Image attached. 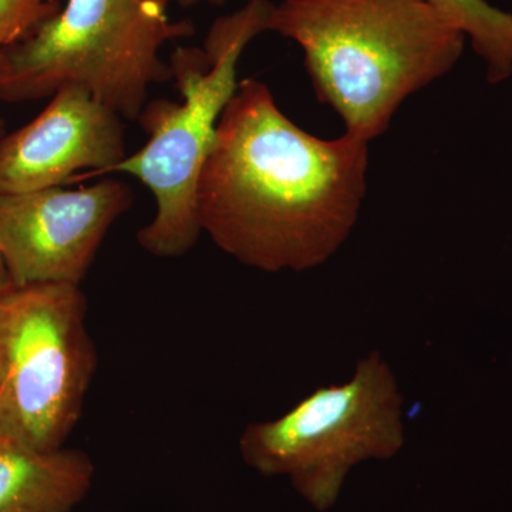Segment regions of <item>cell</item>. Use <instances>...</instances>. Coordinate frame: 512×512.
Segmentation results:
<instances>
[{"instance_id": "cell-1", "label": "cell", "mask_w": 512, "mask_h": 512, "mask_svg": "<svg viewBox=\"0 0 512 512\" xmlns=\"http://www.w3.org/2000/svg\"><path fill=\"white\" fill-rule=\"evenodd\" d=\"M367 165V141L312 136L279 109L265 83L241 80L202 167V232L259 271L318 268L355 228Z\"/></svg>"}, {"instance_id": "cell-2", "label": "cell", "mask_w": 512, "mask_h": 512, "mask_svg": "<svg viewBox=\"0 0 512 512\" xmlns=\"http://www.w3.org/2000/svg\"><path fill=\"white\" fill-rule=\"evenodd\" d=\"M268 32L301 46L349 136H382L404 100L450 72L466 35L427 0H282Z\"/></svg>"}, {"instance_id": "cell-3", "label": "cell", "mask_w": 512, "mask_h": 512, "mask_svg": "<svg viewBox=\"0 0 512 512\" xmlns=\"http://www.w3.org/2000/svg\"><path fill=\"white\" fill-rule=\"evenodd\" d=\"M272 8L269 0H248L212 23L202 49L177 47L168 64L180 100L148 101L138 116L147 143L113 173L137 178L156 200V215L137 234L148 254L178 258L197 244L202 167L237 90L239 59L256 36L268 32Z\"/></svg>"}, {"instance_id": "cell-4", "label": "cell", "mask_w": 512, "mask_h": 512, "mask_svg": "<svg viewBox=\"0 0 512 512\" xmlns=\"http://www.w3.org/2000/svg\"><path fill=\"white\" fill-rule=\"evenodd\" d=\"M170 2L67 0L6 52L0 99H43L77 84L120 117L138 120L150 87L171 80L161 47L194 35L188 20H171Z\"/></svg>"}, {"instance_id": "cell-5", "label": "cell", "mask_w": 512, "mask_h": 512, "mask_svg": "<svg viewBox=\"0 0 512 512\" xmlns=\"http://www.w3.org/2000/svg\"><path fill=\"white\" fill-rule=\"evenodd\" d=\"M403 404L392 367L372 352L348 382L313 390L278 419L248 424L239 453L256 473L288 478L306 504L326 512L353 468L402 451Z\"/></svg>"}, {"instance_id": "cell-6", "label": "cell", "mask_w": 512, "mask_h": 512, "mask_svg": "<svg viewBox=\"0 0 512 512\" xmlns=\"http://www.w3.org/2000/svg\"><path fill=\"white\" fill-rule=\"evenodd\" d=\"M80 286H13L0 298V437L62 448L96 372Z\"/></svg>"}, {"instance_id": "cell-7", "label": "cell", "mask_w": 512, "mask_h": 512, "mask_svg": "<svg viewBox=\"0 0 512 512\" xmlns=\"http://www.w3.org/2000/svg\"><path fill=\"white\" fill-rule=\"evenodd\" d=\"M131 202V188L110 178L77 190L0 194V256L13 286H79Z\"/></svg>"}, {"instance_id": "cell-8", "label": "cell", "mask_w": 512, "mask_h": 512, "mask_svg": "<svg viewBox=\"0 0 512 512\" xmlns=\"http://www.w3.org/2000/svg\"><path fill=\"white\" fill-rule=\"evenodd\" d=\"M126 157L119 114L66 84L35 120L0 138V194L60 187L80 171L113 173Z\"/></svg>"}, {"instance_id": "cell-9", "label": "cell", "mask_w": 512, "mask_h": 512, "mask_svg": "<svg viewBox=\"0 0 512 512\" xmlns=\"http://www.w3.org/2000/svg\"><path fill=\"white\" fill-rule=\"evenodd\" d=\"M93 480L84 451H40L0 437V512H73Z\"/></svg>"}, {"instance_id": "cell-10", "label": "cell", "mask_w": 512, "mask_h": 512, "mask_svg": "<svg viewBox=\"0 0 512 512\" xmlns=\"http://www.w3.org/2000/svg\"><path fill=\"white\" fill-rule=\"evenodd\" d=\"M470 37L477 55L487 63L488 82L498 83L512 73V13L485 0H427Z\"/></svg>"}, {"instance_id": "cell-11", "label": "cell", "mask_w": 512, "mask_h": 512, "mask_svg": "<svg viewBox=\"0 0 512 512\" xmlns=\"http://www.w3.org/2000/svg\"><path fill=\"white\" fill-rule=\"evenodd\" d=\"M59 0H0V73L10 47L59 12Z\"/></svg>"}, {"instance_id": "cell-12", "label": "cell", "mask_w": 512, "mask_h": 512, "mask_svg": "<svg viewBox=\"0 0 512 512\" xmlns=\"http://www.w3.org/2000/svg\"><path fill=\"white\" fill-rule=\"evenodd\" d=\"M12 288L13 282L10 279L8 268H6L5 262H3L2 256H0V298Z\"/></svg>"}, {"instance_id": "cell-13", "label": "cell", "mask_w": 512, "mask_h": 512, "mask_svg": "<svg viewBox=\"0 0 512 512\" xmlns=\"http://www.w3.org/2000/svg\"><path fill=\"white\" fill-rule=\"evenodd\" d=\"M208 3L212 6H221L229 0H177L178 5L184 6V8H191V6L198 5V3Z\"/></svg>"}, {"instance_id": "cell-14", "label": "cell", "mask_w": 512, "mask_h": 512, "mask_svg": "<svg viewBox=\"0 0 512 512\" xmlns=\"http://www.w3.org/2000/svg\"><path fill=\"white\" fill-rule=\"evenodd\" d=\"M3 137V123L2 120H0V138Z\"/></svg>"}]
</instances>
